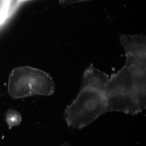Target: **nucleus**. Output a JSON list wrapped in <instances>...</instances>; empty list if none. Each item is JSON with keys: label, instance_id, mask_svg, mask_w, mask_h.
Instances as JSON below:
<instances>
[{"label": "nucleus", "instance_id": "10", "mask_svg": "<svg viewBox=\"0 0 146 146\" xmlns=\"http://www.w3.org/2000/svg\"><path fill=\"white\" fill-rule=\"evenodd\" d=\"M61 146H70V144L67 143H66L63 144V145H62Z\"/></svg>", "mask_w": 146, "mask_h": 146}, {"label": "nucleus", "instance_id": "8", "mask_svg": "<svg viewBox=\"0 0 146 146\" xmlns=\"http://www.w3.org/2000/svg\"><path fill=\"white\" fill-rule=\"evenodd\" d=\"M6 120L9 129L18 126L22 121L21 115L18 111L13 110H8L6 116Z\"/></svg>", "mask_w": 146, "mask_h": 146}, {"label": "nucleus", "instance_id": "9", "mask_svg": "<svg viewBox=\"0 0 146 146\" xmlns=\"http://www.w3.org/2000/svg\"><path fill=\"white\" fill-rule=\"evenodd\" d=\"M27 1H28V0H16V1L20 5H21V4Z\"/></svg>", "mask_w": 146, "mask_h": 146}, {"label": "nucleus", "instance_id": "6", "mask_svg": "<svg viewBox=\"0 0 146 146\" xmlns=\"http://www.w3.org/2000/svg\"><path fill=\"white\" fill-rule=\"evenodd\" d=\"M130 71L136 89L139 107L142 111L146 107V72Z\"/></svg>", "mask_w": 146, "mask_h": 146}, {"label": "nucleus", "instance_id": "4", "mask_svg": "<svg viewBox=\"0 0 146 146\" xmlns=\"http://www.w3.org/2000/svg\"><path fill=\"white\" fill-rule=\"evenodd\" d=\"M109 80L107 74L91 65L84 73L80 89H90L104 95Z\"/></svg>", "mask_w": 146, "mask_h": 146}, {"label": "nucleus", "instance_id": "5", "mask_svg": "<svg viewBox=\"0 0 146 146\" xmlns=\"http://www.w3.org/2000/svg\"><path fill=\"white\" fill-rule=\"evenodd\" d=\"M126 54L146 55V39L141 35H122L120 37Z\"/></svg>", "mask_w": 146, "mask_h": 146}, {"label": "nucleus", "instance_id": "2", "mask_svg": "<svg viewBox=\"0 0 146 146\" xmlns=\"http://www.w3.org/2000/svg\"><path fill=\"white\" fill-rule=\"evenodd\" d=\"M55 91L52 78L46 72L29 67L15 68L9 79L8 92L14 99L35 95L50 96Z\"/></svg>", "mask_w": 146, "mask_h": 146}, {"label": "nucleus", "instance_id": "7", "mask_svg": "<svg viewBox=\"0 0 146 146\" xmlns=\"http://www.w3.org/2000/svg\"><path fill=\"white\" fill-rule=\"evenodd\" d=\"M125 66L133 72H146V55L126 54Z\"/></svg>", "mask_w": 146, "mask_h": 146}, {"label": "nucleus", "instance_id": "1", "mask_svg": "<svg viewBox=\"0 0 146 146\" xmlns=\"http://www.w3.org/2000/svg\"><path fill=\"white\" fill-rule=\"evenodd\" d=\"M107 112L135 115L141 112L131 73L124 66L109 78L104 93Z\"/></svg>", "mask_w": 146, "mask_h": 146}, {"label": "nucleus", "instance_id": "3", "mask_svg": "<svg viewBox=\"0 0 146 146\" xmlns=\"http://www.w3.org/2000/svg\"><path fill=\"white\" fill-rule=\"evenodd\" d=\"M107 112L104 95L88 89H81L73 102L65 109L64 118L68 126L80 129Z\"/></svg>", "mask_w": 146, "mask_h": 146}]
</instances>
